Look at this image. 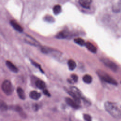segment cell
Segmentation results:
<instances>
[{
  "label": "cell",
  "instance_id": "cell-1",
  "mask_svg": "<svg viewBox=\"0 0 121 121\" xmlns=\"http://www.w3.org/2000/svg\"><path fill=\"white\" fill-rule=\"evenodd\" d=\"M106 111L113 118L116 119L121 118V111L114 104L111 102H106L104 104Z\"/></svg>",
  "mask_w": 121,
  "mask_h": 121
},
{
  "label": "cell",
  "instance_id": "cell-6",
  "mask_svg": "<svg viewBox=\"0 0 121 121\" xmlns=\"http://www.w3.org/2000/svg\"><path fill=\"white\" fill-rule=\"evenodd\" d=\"M24 40L26 43L30 45L35 46H38L40 45V43L37 41H36L34 38H33L32 37L28 35H26V37L24 38Z\"/></svg>",
  "mask_w": 121,
  "mask_h": 121
},
{
  "label": "cell",
  "instance_id": "cell-10",
  "mask_svg": "<svg viewBox=\"0 0 121 121\" xmlns=\"http://www.w3.org/2000/svg\"><path fill=\"white\" fill-rule=\"evenodd\" d=\"M6 65L9 68V69L11 70L12 71V72H14V73H17L18 71V69H17V68L11 62H10V61H9V60H7L6 61Z\"/></svg>",
  "mask_w": 121,
  "mask_h": 121
},
{
  "label": "cell",
  "instance_id": "cell-17",
  "mask_svg": "<svg viewBox=\"0 0 121 121\" xmlns=\"http://www.w3.org/2000/svg\"><path fill=\"white\" fill-rule=\"evenodd\" d=\"M70 90L72 92H73L75 94H76L80 99H81V98L83 99L81 93L77 88H76V87H74V86H71L70 87Z\"/></svg>",
  "mask_w": 121,
  "mask_h": 121
},
{
  "label": "cell",
  "instance_id": "cell-7",
  "mask_svg": "<svg viewBox=\"0 0 121 121\" xmlns=\"http://www.w3.org/2000/svg\"><path fill=\"white\" fill-rule=\"evenodd\" d=\"M92 0H78L79 4L83 8L89 9L90 8Z\"/></svg>",
  "mask_w": 121,
  "mask_h": 121
},
{
  "label": "cell",
  "instance_id": "cell-15",
  "mask_svg": "<svg viewBox=\"0 0 121 121\" xmlns=\"http://www.w3.org/2000/svg\"><path fill=\"white\" fill-rule=\"evenodd\" d=\"M17 92L19 97L22 100H24L26 98V95L24 90L21 88L18 87L17 89Z\"/></svg>",
  "mask_w": 121,
  "mask_h": 121
},
{
  "label": "cell",
  "instance_id": "cell-11",
  "mask_svg": "<svg viewBox=\"0 0 121 121\" xmlns=\"http://www.w3.org/2000/svg\"><path fill=\"white\" fill-rule=\"evenodd\" d=\"M29 96L31 99H32L33 100H37L41 97V95L40 93H39L35 91H32L30 93Z\"/></svg>",
  "mask_w": 121,
  "mask_h": 121
},
{
  "label": "cell",
  "instance_id": "cell-16",
  "mask_svg": "<svg viewBox=\"0 0 121 121\" xmlns=\"http://www.w3.org/2000/svg\"><path fill=\"white\" fill-rule=\"evenodd\" d=\"M68 65L69 70H73L76 67V63L73 60H69L68 61Z\"/></svg>",
  "mask_w": 121,
  "mask_h": 121
},
{
  "label": "cell",
  "instance_id": "cell-13",
  "mask_svg": "<svg viewBox=\"0 0 121 121\" xmlns=\"http://www.w3.org/2000/svg\"><path fill=\"white\" fill-rule=\"evenodd\" d=\"M69 35V33L67 31L63 30L59 32L56 36L57 38L59 39H63L66 38Z\"/></svg>",
  "mask_w": 121,
  "mask_h": 121
},
{
  "label": "cell",
  "instance_id": "cell-12",
  "mask_svg": "<svg viewBox=\"0 0 121 121\" xmlns=\"http://www.w3.org/2000/svg\"><path fill=\"white\" fill-rule=\"evenodd\" d=\"M85 45L87 49L90 51L91 52L93 53H96V47L91 43L87 42L85 43Z\"/></svg>",
  "mask_w": 121,
  "mask_h": 121
},
{
  "label": "cell",
  "instance_id": "cell-20",
  "mask_svg": "<svg viewBox=\"0 0 121 121\" xmlns=\"http://www.w3.org/2000/svg\"><path fill=\"white\" fill-rule=\"evenodd\" d=\"M121 1H120L118 4L113 5L112 7V11L114 12H119L121 9Z\"/></svg>",
  "mask_w": 121,
  "mask_h": 121
},
{
  "label": "cell",
  "instance_id": "cell-19",
  "mask_svg": "<svg viewBox=\"0 0 121 121\" xmlns=\"http://www.w3.org/2000/svg\"><path fill=\"white\" fill-rule=\"evenodd\" d=\"M83 80L86 84H90L92 81V78L89 75H85L83 77Z\"/></svg>",
  "mask_w": 121,
  "mask_h": 121
},
{
  "label": "cell",
  "instance_id": "cell-5",
  "mask_svg": "<svg viewBox=\"0 0 121 121\" xmlns=\"http://www.w3.org/2000/svg\"><path fill=\"white\" fill-rule=\"evenodd\" d=\"M102 62L107 67L109 68L111 70L113 71H116L118 69V66L112 60L107 58H103L101 59Z\"/></svg>",
  "mask_w": 121,
  "mask_h": 121
},
{
  "label": "cell",
  "instance_id": "cell-8",
  "mask_svg": "<svg viewBox=\"0 0 121 121\" xmlns=\"http://www.w3.org/2000/svg\"><path fill=\"white\" fill-rule=\"evenodd\" d=\"M65 101L67 103V104L69 105L70 106H71V107L74 108V109H78L79 107V105L78 104V103H77L74 100H73V99L69 98V97H67L65 99Z\"/></svg>",
  "mask_w": 121,
  "mask_h": 121
},
{
  "label": "cell",
  "instance_id": "cell-26",
  "mask_svg": "<svg viewBox=\"0 0 121 121\" xmlns=\"http://www.w3.org/2000/svg\"><path fill=\"white\" fill-rule=\"evenodd\" d=\"M83 117L85 120L87 121H91V120H92L91 117L88 114H84L83 116Z\"/></svg>",
  "mask_w": 121,
  "mask_h": 121
},
{
  "label": "cell",
  "instance_id": "cell-21",
  "mask_svg": "<svg viewBox=\"0 0 121 121\" xmlns=\"http://www.w3.org/2000/svg\"><path fill=\"white\" fill-rule=\"evenodd\" d=\"M8 109V105L6 103L3 101L0 100V110L4 111L7 110Z\"/></svg>",
  "mask_w": 121,
  "mask_h": 121
},
{
  "label": "cell",
  "instance_id": "cell-22",
  "mask_svg": "<svg viewBox=\"0 0 121 121\" xmlns=\"http://www.w3.org/2000/svg\"><path fill=\"white\" fill-rule=\"evenodd\" d=\"M74 42L78 44L80 46H83L85 45V42L83 39L80 38H77L74 39Z\"/></svg>",
  "mask_w": 121,
  "mask_h": 121
},
{
  "label": "cell",
  "instance_id": "cell-14",
  "mask_svg": "<svg viewBox=\"0 0 121 121\" xmlns=\"http://www.w3.org/2000/svg\"><path fill=\"white\" fill-rule=\"evenodd\" d=\"M35 85L37 88L43 90L45 89L46 86L45 83L43 81L39 79L36 80V81L35 82Z\"/></svg>",
  "mask_w": 121,
  "mask_h": 121
},
{
  "label": "cell",
  "instance_id": "cell-25",
  "mask_svg": "<svg viewBox=\"0 0 121 121\" xmlns=\"http://www.w3.org/2000/svg\"><path fill=\"white\" fill-rule=\"evenodd\" d=\"M31 63L33 64V65H34V66H35L36 67L38 68L40 70V71H41L43 73V71L42 70V69H41V66H40L38 64H37V63H36L35 62V61H32V60H31Z\"/></svg>",
  "mask_w": 121,
  "mask_h": 121
},
{
  "label": "cell",
  "instance_id": "cell-4",
  "mask_svg": "<svg viewBox=\"0 0 121 121\" xmlns=\"http://www.w3.org/2000/svg\"><path fill=\"white\" fill-rule=\"evenodd\" d=\"M41 51L43 53L48 54L55 57H58L59 56H60L61 54V52L60 51L47 47H43L41 48Z\"/></svg>",
  "mask_w": 121,
  "mask_h": 121
},
{
  "label": "cell",
  "instance_id": "cell-23",
  "mask_svg": "<svg viewBox=\"0 0 121 121\" xmlns=\"http://www.w3.org/2000/svg\"><path fill=\"white\" fill-rule=\"evenodd\" d=\"M44 20L45 21L49 23H52L54 21V18L52 16L50 15H46V16H45L44 17Z\"/></svg>",
  "mask_w": 121,
  "mask_h": 121
},
{
  "label": "cell",
  "instance_id": "cell-27",
  "mask_svg": "<svg viewBox=\"0 0 121 121\" xmlns=\"http://www.w3.org/2000/svg\"><path fill=\"white\" fill-rule=\"evenodd\" d=\"M43 93L45 95H47V96H50V93H49V92L48 91V90H46V89H44L43 90Z\"/></svg>",
  "mask_w": 121,
  "mask_h": 121
},
{
  "label": "cell",
  "instance_id": "cell-9",
  "mask_svg": "<svg viewBox=\"0 0 121 121\" xmlns=\"http://www.w3.org/2000/svg\"><path fill=\"white\" fill-rule=\"evenodd\" d=\"M10 24L12 26V27L17 31L19 32H23V28L21 26L18 24L16 21L15 20H11L10 21Z\"/></svg>",
  "mask_w": 121,
  "mask_h": 121
},
{
  "label": "cell",
  "instance_id": "cell-24",
  "mask_svg": "<svg viewBox=\"0 0 121 121\" xmlns=\"http://www.w3.org/2000/svg\"><path fill=\"white\" fill-rule=\"evenodd\" d=\"M71 78L72 80L74 81V82H77L78 80V77L77 75L75 74H72L71 76Z\"/></svg>",
  "mask_w": 121,
  "mask_h": 121
},
{
  "label": "cell",
  "instance_id": "cell-2",
  "mask_svg": "<svg viewBox=\"0 0 121 121\" xmlns=\"http://www.w3.org/2000/svg\"><path fill=\"white\" fill-rule=\"evenodd\" d=\"M97 74L98 76L101 78V79L104 82L114 85H116L117 84V82L116 81V80H115L112 77L110 76L104 71L99 70L97 71Z\"/></svg>",
  "mask_w": 121,
  "mask_h": 121
},
{
  "label": "cell",
  "instance_id": "cell-18",
  "mask_svg": "<svg viewBox=\"0 0 121 121\" xmlns=\"http://www.w3.org/2000/svg\"><path fill=\"white\" fill-rule=\"evenodd\" d=\"M62 11V8L60 5H56L53 8V12L54 14L56 15H57L61 13Z\"/></svg>",
  "mask_w": 121,
  "mask_h": 121
},
{
  "label": "cell",
  "instance_id": "cell-3",
  "mask_svg": "<svg viewBox=\"0 0 121 121\" xmlns=\"http://www.w3.org/2000/svg\"><path fill=\"white\" fill-rule=\"evenodd\" d=\"M1 88L3 92L7 95H11L14 91L13 85L9 80H5L3 82L1 85Z\"/></svg>",
  "mask_w": 121,
  "mask_h": 121
},
{
  "label": "cell",
  "instance_id": "cell-28",
  "mask_svg": "<svg viewBox=\"0 0 121 121\" xmlns=\"http://www.w3.org/2000/svg\"><path fill=\"white\" fill-rule=\"evenodd\" d=\"M33 108H34V110H35V111H36V110H38V105L37 104H34V105H33Z\"/></svg>",
  "mask_w": 121,
  "mask_h": 121
}]
</instances>
